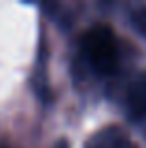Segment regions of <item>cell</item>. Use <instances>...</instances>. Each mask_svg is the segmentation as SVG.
I'll return each mask as SVG.
<instances>
[{
	"mask_svg": "<svg viewBox=\"0 0 146 148\" xmlns=\"http://www.w3.org/2000/svg\"><path fill=\"white\" fill-rule=\"evenodd\" d=\"M83 53L92 69L101 75H113L120 64L116 34L109 25H94L83 36Z\"/></svg>",
	"mask_w": 146,
	"mask_h": 148,
	"instance_id": "cell-1",
	"label": "cell"
},
{
	"mask_svg": "<svg viewBox=\"0 0 146 148\" xmlns=\"http://www.w3.org/2000/svg\"><path fill=\"white\" fill-rule=\"evenodd\" d=\"M84 148H139L120 126H105L86 141Z\"/></svg>",
	"mask_w": 146,
	"mask_h": 148,
	"instance_id": "cell-2",
	"label": "cell"
},
{
	"mask_svg": "<svg viewBox=\"0 0 146 148\" xmlns=\"http://www.w3.org/2000/svg\"><path fill=\"white\" fill-rule=\"evenodd\" d=\"M128 112L133 118H146V73H141L128 90Z\"/></svg>",
	"mask_w": 146,
	"mask_h": 148,
	"instance_id": "cell-3",
	"label": "cell"
},
{
	"mask_svg": "<svg viewBox=\"0 0 146 148\" xmlns=\"http://www.w3.org/2000/svg\"><path fill=\"white\" fill-rule=\"evenodd\" d=\"M133 23H135L137 30H139L141 34H144V36H146V8L133 13Z\"/></svg>",
	"mask_w": 146,
	"mask_h": 148,
	"instance_id": "cell-4",
	"label": "cell"
},
{
	"mask_svg": "<svg viewBox=\"0 0 146 148\" xmlns=\"http://www.w3.org/2000/svg\"><path fill=\"white\" fill-rule=\"evenodd\" d=\"M55 148H70V143H68V141H64V139H62V141H58V143L55 145Z\"/></svg>",
	"mask_w": 146,
	"mask_h": 148,
	"instance_id": "cell-5",
	"label": "cell"
},
{
	"mask_svg": "<svg viewBox=\"0 0 146 148\" xmlns=\"http://www.w3.org/2000/svg\"><path fill=\"white\" fill-rule=\"evenodd\" d=\"M0 148H13V146H10V145H0Z\"/></svg>",
	"mask_w": 146,
	"mask_h": 148,
	"instance_id": "cell-6",
	"label": "cell"
}]
</instances>
